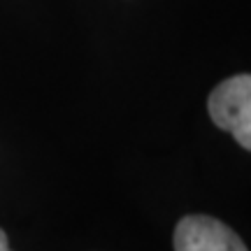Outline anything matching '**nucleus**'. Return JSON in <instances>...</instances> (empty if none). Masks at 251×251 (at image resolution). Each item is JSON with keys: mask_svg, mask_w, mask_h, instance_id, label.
<instances>
[{"mask_svg": "<svg viewBox=\"0 0 251 251\" xmlns=\"http://www.w3.org/2000/svg\"><path fill=\"white\" fill-rule=\"evenodd\" d=\"M207 109L221 130L251 151V75H235L214 86Z\"/></svg>", "mask_w": 251, "mask_h": 251, "instance_id": "1", "label": "nucleus"}, {"mask_svg": "<svg viewBox=\"0 0 251 251\" xmlns=\"http://www.w3.org/2000/svg\"><path fill=\"white\" fill-rule=\"evenodd\" d=\"M175 251H249L233 228L205 214L184 216L175 228Z\"/></svg>", "mask_w": 251, "mask_h": 251, "instance_id": "2", "label": "nucleus"}, {"mask_svg": "<svg viewBox=\"0 0 251 251\" xmlns=\"http://www.w3.org/2000/svg\"><path fill=\"white\" fill-rule=\"evenodd\" d=\"M0 251H12L7 244V235H5V230L0 228Z\"/></svg>", "mask_w": 251, "mask_h": 251, "instance_id": "3", "label": "nucleus"}]
</instances>
